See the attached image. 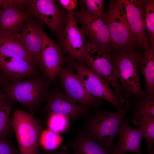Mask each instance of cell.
Returning a JSON list of instances; mask_svg holds the SVG:
<instances>
[{
    "label": "cell",
    "instance_id": "cell-1",
    "mask_svg": "<svg viewBox=\"0 0 154 154\" xmlns=\"http://www.w3.org/2000/svg\"><path fill=\"white\" fill-rule=\"evenodd\" d=\"M112 54L124 96L128 98L133 96L139 98L145 95L141 86L139 76L143 54L136 50L127 52L112 51Z\"/></svg>",
    "mask_w": 154,
    "mask_h": 154
},
{
    "label": "cell",
    "instance_id": "cell-6",
    "mask_svg": "<svg viewBox=\"0 0 154 154\" xmlns=\"http://www.w3.org/2000/svg\"><path fill=\"white\" fill-rule=\"evenodd\" d=\"M4 89L8 98L31 111L37 109L48 94L47 84L37 76L21 81L7 82Z\"/></svg>",
    "mask_w": 154,
    "mask_h": 154
},
{
    "label": "cell",
    "instance_id": "cell-5",
    "mask_svg": "<svg viewBox=\"0 0 154 154\" xmlns=\"http://www.w3.org/2000/svg\"><path fill=\"white\" fill-rule=\"evenodd\" d=\"M20 154H39L38 144L42 127L32 113L20 110L14 112L11 120Z\"/></svg>",
    "mask_w": 154,
    "mask_h": 154
},
{
    "label": "cell",
    "instance_id": "cell-19",
    "mask_svg": "<svg viewBox=\"0 0 154 154\" xmlns=\"http://www.w3.org/2000/svg\"><path fill=\"white\" fill-rule=\"evenodd\" d=\"M0 56L24 59L37 67L34 61L18 40L16 33H0Z\"/></svg>",
    "mask_w": 154,
    "mask_h": 154
},
{
    "label": "cell",
    "instance_id": "cell-4",
    "mask_svg": "<svg viewBox=\"0 0 154 154\" xmlns=\"http://www.w3.org/2000/svg\"><path fill=\"white\" fill-rule=\"evenodd\" d=\"M102 19L107 26L113 51L127 52L136 50L135 38L130 29L116 0L110 1Z\"/></svg>",
    "mask_w": 154,
    "mask_h": 154
},
{
    "label": "cell",
    "instance_id": "cell-18",
    "mask_svg": "<svg viewBox=\"0 0 154 154\" xmlns=\"http://www.w3.org/2000/svg\"><path fill=\"white\" fill-rule=\"evenodd\" d=\"M30 16L26 11L19 10L11 6L0 14V33H19L24 23Z\"/></svg>",
    "mask_w": 154,
    "mask_h": 154
},
{
    "label": "cell",
    "instance_id": "cell-7",
    "mask_svg": "<svg viewBox=\"0 0 154 154\" xmlns=\"http://www.w3.org/2000/svg\"><path fill=\"white\" fill-rule=\"evenodd\" d=\"M66 59L70 67L74 69L88 92L95 97L103 99L120 111L122 109L115 92L108 82L91 69L82 65L70 57Z\"/></svg>",
    "mask_w": 154,
    "mask_h": 154
},
{
    "label": "cell",
    "instance_id": "cell-23",
    "mask_svg": "<svg viewBox=\"0 0 154 154\" xmlns=\"http://www.w3.org/2000/svg\"><path fill=\"white\" fill-rule=\"evenodd\" d=\"M131 119L134 124L138 125L142 131L149 152L154 144V117H141Z\"/></svg>",
    "mask_w": 154,
    "mask_h": 154
},
{
    "label": "cell",
    "instance_id": "cell-32",
    "mask_svg": "<svg viewBox=\"0 0 154 154\" xmlns=\"http://www.w3.org/2000/svg\"><path fill=\"white\" fill-rule=\"evenodd\" d=\"M11 5L12 0H0V14L3 10Z\"/></svg>",
    "mask_w": 154,
    "mask_h": 154
},
{
    "label": "cell",
    "instance_id": "cell-3",
    "mask_svg": "<svg viewBox=\"0 0 154 154\" xmlns=\"http://www.w3.org/2000/svg\"><path fill=\"white\" fill-rule=\"evenodd\" d=\"M112 48L103 47L90 41H86L84 54V64L100 76L115 89L122 106L125 100L122 94V88L117 76L112 57Z\"/></svg>",
    "mask_w": 154,
    "mask_h": 154
},
{
    "label": "cell",
    "instance_id": "cell-16",
    "mask_svg": "<svg viewBox=\"0 0 154 154\" xmlns=\"http://www.w3.org/2000/svg\"><path fill=\"white\" fill-rule=\"evenodd\" d=\"M46 107L50 114L75 118L82 116L86 109L62 92L55 91L48 94Z\"/></svg>",
    "mask_w": 154,
    "mask_h": 154
},
{
    "label": "cell",
    "instance_id": "cell-31",
    "mask_svg": "<svg viewBox=\"0 0 154 154\" xmlns=\"http://www.w3.org/2000/svg\"><path fill=\"white\" fill-rule=\"evenodd\" d=\"M27 0H12V6L14 7L21 10L26 11Z\"/></svg>",
    "mask_w": 154,
    "mask_h": 154
},
{
    "label": "cell",
    "instance_id": "cell-21",
    "mask_svg": "<svg viewBox=\"0 0 154 154\" xmlns=\"http://www.w3.org/2000/svg\"><path fill=\"white\" fill-rule=\"evenodd\" d=\"M140 67L146 82V95L154 94V46L145 50Z\"/></svg>",
    "mask_w": 154,
    "mask_h": 154
},
{
    "label": "cell",
    "instance_id": "cell-37",
    "mask_svg": "<svg viewBox=\"0 0 154 154\" xmlns=\"http://www.w3.org/2000/svg\"><path fill=\"white\" fill-rule=\"evenodd\" d=\"M2 75H1V74L0 72V84H1V82H2Z\"/></svg>",
    "mask_w": 154,
    "mask_h": 154
},
{
    "label": "cell",
    "instance_id": "cell-35",
    "mask_svg": "<svg viewBox=\"0 0 154 154\" xmlns=\"http://www.w3.org/2000/svg\"><path fill=\"white\" fill-rule=\"evenodd\" d=\"M39 154H52V152H45L41 153H39Z\"/></svg>",
    "mask_w": 154,
    "mask_h": 154
},
{
    "label": "cell",
    "instance_id": "cell-34",
    "mask_svg": "<svg viewBox=\"0 0 154 154\" xmlns=\"http://www.w3.org/2000/svg\"><path fill=\"white\" fill-rule=\"evenodd\" d=\"M52 154H71L64 150L52 152Z\"/></svg>",
    "mask_w": 154,
    "mask_h": 154
},
{
    "label": "cell",
    "instance_id": "cell-20",
    "mask_svg": "<svg viewBox=\"0 0 154 154\" xmlns=\"http://www.w3.org/2000/svg\"><path fill=\"white\" fill-rule=\"evenodd\" d=\"M71 147L73 154H112L110 148L101 146L86 135L77 138Z\"/></svg>",
    "mask_w": 154,
    "mask_h": 154
},
{
    "label": "cell",
    "instance_id": "cell-33",
    "mask_svg": "<svg viewBox=\"0 0 154 154\" xmlns=\"http://www.w3.org/2000/svg\"><path fill=\"white\" fill-rule=\"evenodd\" d=\"M8 97L6 94L0 92V106L7 102L6 99Z\"/></svg>",
    "mask_w": 154,
    "mask_h": 154
},
{
    "label": "cell",
    "instance_id": "cell-38",
    "mask_svg": "<svg viewBox=\"0 0 154 154\" xmlns=\"http://www.w3.org/2000/svg\"></svg>",
    "mask_w": 154,
    "mask_h": 154
},
{
    "label": "cell",
    "instance_id": "cell-25",
    "mask_svg": "<svg viewBox=\"0 0 154 154\" xmlns=\"http://www.w3.org/2000/svg\"><path fill=\"white\" fill-rule=\"evenodd\" d=\"M144 17L151 46H154V0H145Z\"/></svg>",
    "mask_w": 154,
    "mask_h": 154
},
{
    "label": "cell",
    "instance_id": "cell-26",
    "mask_svg": "<svg viewBox=\"0 0 154 154\" xmlns=\"http://www.w3.org/2000/svg\"><path fill=\"white\" fill-rule=\"evenodd\" d=\"M69 123V118L67 117L51 114L48 124L50 130L58 134L65 131L68 128Z\"/></svg>",
    "mask_w": 154,
    "mask_h": 154
},
{
    "label": "cell",
    "instance_id": "cell-30",
    "mask_svg": "<svg viewBox=\"0 0 154 154\" xmlns=\"http://www.w3.org/2000/svg\"><path fill=\"white\" fill-rule=\"evenodd\" d=\"M58 2L63 8L68 11L75 9L77 3L76 0H59Z\"/></svg>",
    "mask_w": 154,
    "mask_h": 154
},
{
    "label": "cell",
    "instance_id": "cell-8",
    "mask_svg": "<svg viewBox=\"0 0 154 154\" xmlns=\"http://www.w3.org/2000/svg\"><path fill=\"white\" fill-rule=\"evenodd\" d=\"M26 10L40 24L46 25L54 33L60 35L66 22L67 14L54 0H27Z\"/></svg>",
    "mask_w": 154,
    "mask_h": 154
},
{
    "label": "cell",
    "instance_id": "cell-27",
    "mask_svg": "<svg viewBox=\"0 0 154 154\" xmlns=\"http://www.w3.org/2000/svg\"><path fill=\"white\" fill-rule=\"evenodd\" d=\"M40 144L47 150L56 149L61 143V139L57 133L50 130L46 131L41 135Z\"/></svg>",
    "mask_w": 154,
    "mask_h": 154
},
{
    "label": "cell",
    "instance_id": "cell-28",
    "mask_svg": "<svg viewBox=\"0 0 154 154\" xmlns=\"http://www.w3.org/2000/svg\"><path fill=\"white\" fill-rule=\"evenodd\" d=\"M87 10L91 14L100 18L104 12V1L103 0H83L80 1Z\"/></svg>",
    "mask_w": 154,
    "mask_h": 154
},
{
    "label": "cell",
    "instance_id": "cell-10",
    "mask_svg": "<svg viewBox=\"0 0 154 154\" xmlns=\"http://www.w3.org/2000/svg\"><path fill=\"white\" fill-rule=\"evenodd\" d=\"M57 76L64 94L85 109L91 107L97 108L102 105V99L88 92L80 78L70 67H62Z\"/></svg>",
    "mask_w": 154,
    "mask_h": 154
},
{
    "label": "cell",
    "instance_id": "cell-36",
    "mask_svg": "<svg viewBox=\"0 0 154 154\" xmlns=\"http://www.w3.org/2000/svg\"><path fill=\"white\" fill-rule=\"evenodd\" d=\"M154 150L152 149L149 152L148 154H154Z\"/></svg>",
    "mask_w": 154,
    "mask_h": 154
},
{
    "label": "cell",
    "instance_id": "cell-29",
    "mask_svg": "<svg viewBox=\"0 0 154 154\" xmlns=\"http://www.w3.org/2000/svg\"><path fill=\"white\" fill-rule=\"evenodd\" d=\"M0 154H20L18 150L6 139H0Z\"/></svg>",
    "mask_w": 154,
    "mask_h": 154
},
{
    "label": "cell",
    "instance_id": "cell-22",
    "mask_svg": "<svg viewBox=\"0 0 154 154\" xmlns=\"http://www.w3.org/2000/svg\"><path fill=\"white\" fill-rule=\"evenodd\" d=\"M132 103L134 110L130 116L131 118L154 117V94L145 95L140 98H135Z\"/></svg>",
    "mask_w": 154,
    "mask_h": 154
},
{
    "label": "cell",
    "instance_id": "cell-17",
    "mask_svg": "<svg viewBox=\"0 0 154 154\" xmlns=\"http://www.w3.org/2000/svg\"><path fill=\"white\" fill-rule=\"evenodd\" d=\"M36 67L24 59L0 56V70L10 81H20L36 76Z\"/></svg>",
    "mask_w": 154,
    "mask_h": 154
},
{
    "label": "cell",
    "instance_id": "cell-15",
    "mask_svg": "<svg viewBox=\"0 0 154 154\" xmlns=\"http://www.w3.org/2000/svg\"><path fill=\"white\" fill-rule=\"evenodd\" d=\"M117 134L118 142L111 149L112 154H125L128 152L144 154L140 149L141 142L144 135L139 127L134 128L131 127L128 119L123 121L120 124Z\"/></svg>",
    "mask_w": 154,
    "mask_h": 154
},
{
    "label": "cell",
    "instance_id": "cell-13",
    "mask_svg": "<svg viewBox=\"0 0 154 154\" xmlns=\"http://www.w3.org/2000/svg\"><path fill=\"white\" fill-rule=\"evenodd\" d=\"M42 45L40 55L42 70L50 80L54 82L59 71L64 63L60 46L41 30Z\"/></svg>",
    "mask_w": 154,
    "mask_h": 154
},
{
    "label": "cell",
    "instance_id": "cell-2",
    "mask_svg": "<svg viewBox=\"0 0 154 154\" xmlns=\"http://www.w3.org/2000/svg\"><path fill=\"white\" fill-rule=\"evenodd\" d=\"M133 106L128 98L125 106L120 111L97 110L88 122L86 135L101 146L111 149L120 124Z\"/></svg>",
    "mask_w": 154,
    "mask_h": 154
},
{
    "label": "cell",
    "instance_id": "cell-12",
    "mask_svg": "<svg viewBox=\"0 0 154 154\" xmlns=\"http://www.w3.org/2000/svg\"><path fill=\"white\" fill-rule=\"evenodd\" d=\"M80 9L74 15L77 23H80L81 29L85 36L90 42L103 47L112 48L111 40L108 27L101 18L89 12L84 4L80 1Z\"/></svg>",
    "mask_w": 154,
    "mask_h": 154
},
{
    "label": "cell",
    "instance_id": "cell-24",
    "mask_svg": "<svg viewBox=\"0 0 154 154\" xmlns=\"http://www.w3.org/2000/svg\"><path fill=\"white\" fill-rule=\"evenodd\" d=\"M12 108L10 101L0 106V139H6L11 127L10 116Z\"/></svg>",
    "mask_w": 154,
    "mask_h": 154
},
{
    "label": "cell",
    "instance_id": "cell-9",
    "mask_svg": "<svg viewBox=\"0 0 154 154\" xmlns=\"http://www.w3.org/2000/svg\"><path fill=\"white\" fill-rule=\"evenodd\" d=\"M122 13L135 37L138 46L144 51L151 45L146 33L144 17L145 0H116Z\"/></svg>",
    "mask_w": 154,
    "mask_h": 154
},
{
    "label": "cell",
    "instance_id": "cell-14",
    "mask_svg": "<svg viewBox=\"0 0 154 154\" xmlns=\"http://www.w3.org/2000/svg\"><path fill=\"white\" fill-rule=\"evenodd\" d=\"M41 28L40 24L31 17L25 22L21 31L16 33L18 40L34 61L37 67L41 69Z\"/></svg>",
    "mask_w": 154,
    "mask_h": 154
},
{
    "label": "cell",
    "instance_id": "cell-11",
    "mask_svg": "<svg viewBox=\"0 0 154 154\" xmlns=\"http://www.w3.org/2000/svg\"><path fill=\"white\" fill-rule=\"evenodd\" d=\"M85 36L77 24L73 11H68L64 29L58 36L62 52L84 66Z\"/></svg>",
    "mask_w": 154,
    "mask_h": 154
}]
</instances>
